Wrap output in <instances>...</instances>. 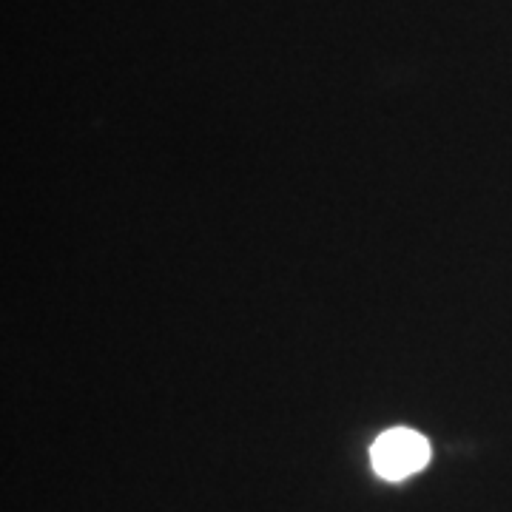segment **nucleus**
I'll use <instances>...</instances> for the list:
<instances>
[{"label": "nucleus", "mask_w": 512, "mask_h": 512, "mask_svg": "<svg viewBox=\"0 0 512 512\" xmlns=\"http://www.w3.org/2000/svg\"><path fill=\"white\" fill-rule=\"evenodd\" d=\"M430 461V444L413 430H390L373 444V470L387 481L419 473Z\"/></svg>", "instance_id": "nucleus-1"}]
</instances>
